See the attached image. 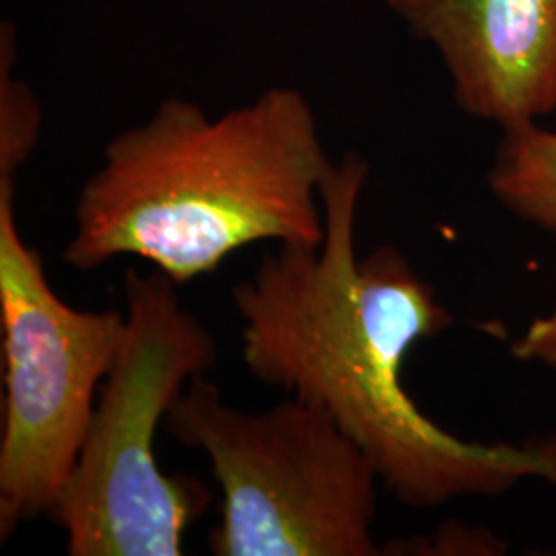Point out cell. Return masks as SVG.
<instances>
[{
    "label": "cell",
    "instance_id": "cell-4",
    "mask_svg": "<svg viewBox=\"0 0 556 556\" xmlns=\"http://www.w3.org/2000/svg\"><path fill=\"white\" fill-rule=\"evenodd\" d=\"M165 429L208 457L219 482L213 555H378V470L324 410L289 396L248 413L202 376L174 402Z\"/></svg>",
    "mask_w": 556,
    "mask_h": 556
},
{
    "label": "cell",
    "instance_id": "cell-7",
    "mask_svg": "<svg viewBox=\"0 0 556 556\" xmlns=\"http://www.w3.org/2000/svg\"><path fill=\"white\" fill-rule=\"evenodd\" d=\"M489 184L507 208L556 236V132L505 130Z\"/></svg>",
    "mask_w": 556,
    "mask_h": 556
},
{
    "label": "cell",
    "instance_id": "cell-6",
    "mask_svg": "<svg viewBox=\"0 0 556 556\" xmlns=\"http://www.w3.org/2000/svg\"><path fill=\"white\" fill-rule=\"evenodd\" d=\"M443 60L457 105L503 130L556 110V0H386Z\"/></svg>",
    "mask_w": 556,
    "mask_h": 556
},
{
    "label": "cell",
    "instance_id": "cell-2",
    "mask_svg": "<svg viewBox=\"0 0 556 556\" xmlns=\"http://www.w3.org/2000/svg\"><path fill=\"white\" fill-rule=\"evenodd\" d=\"M332 167L298 89L270 87L220 116L169 98L105 144L62 258L87 273L135 256L186 285L252 243L318 245Z\"/></svg>",
    "mask_w": 556,
    "mask_h": 556
},
{
    "label": "cell",
    "instance_id": "cell-3",
    "mask_svg": "<svg viewBox=\"0 0 556 556\" xmlns=\"http://www.w3.org/2000/svg\"><path fill=\"white\" fill-rule=\"evenodd\" d=\"M178 287L157 268L124 277L126 337L50 511L71 556L184 555L186 530L213 498L200 478L169 477L157 462L161 422L217 361L215 338Z\"/></svg>",
    "mask_w": 556,
    "mask_h": 556
},
{
    "label": "cell",
    "instance_id": "cell-8",
    "mask_svg": "<svg viewBox=\"0 0 556 556\" xmlns=\"http://www.w3.org/2000/svg\"><path fill=\"white\" fill-rule=\"evenodd\" d=\"M13 34L2 31L0 48V178L15 179L34 153L41 130V110L29 87L13 77Z\"/></svg>",
    "mask_w": 556,
    "mask_h": 556
},
{
    "label": "cell",
    "instance_id": "cell-5",
    "mask_svg": "<svg viewBox=\"0 0 556 556\" xmlns=\"http://www.w3.org/2000/svg\"><path fill=\"white\" fill-rule=\"evenodd\" d=\"M0 540L7 542L56 505L126 337L124 312L77 309L54 293L40 252L21 236L9 178H0Z\"/></svg>",
    "mask_w": 556,
    "mask_h": 556
},
{
    "label": "cell",
    "instance_id": "cell-9",
    "mask_svg": "<svg viewBox=\"0 0 556 556\" xmlns=\"http://www.w3.org/2000/svg\"><path fill=\"white\" fill-rule=\"evenodd\" d=\"M514 353L526 361H540L556 369V307L546 318L534 319L528 332L514 344Z\"/></svg>",
    "mask_w": 556,
    "mask_h": 556
},
{
    "label": "cell",
    "instance_id": "cell-1",
    "mask_svg": "<svg viewBox=\"0 0 556 556\" xmlns=\"http://www.w3.org/2000/svg\"><path fill=\"white\" fill-rule=\"evenodd\" d=\"M367 174L355 153L334 163L321 186L324 239L278 245L233 287L248 371L324 410L406 505L498 495L523 478L556 484V438L526 447L470 443L408 396L402 369L410 349L454 318L394 248L357 258Z\"/></svg>",
    "mask_w": 556,
    "mask_h": 556
}]
</instances>
